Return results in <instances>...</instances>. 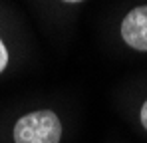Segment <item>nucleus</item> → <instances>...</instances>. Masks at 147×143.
Here are the masks:
<instances>
[{"mask_svg":"<svg viewBox=\"0 0 147 143\" xmlns=\"http://www.w3.org/2000/svg\"><path fill=\"white\" fill-rule=\"evenodd\" d=\"M62 123L50 109L32 111L20 117L14 125L16 143H60Z\"/></svg>","mask_w":147,"mask_h":143,"instance_id":"f257e3e1","label":"nucleus"},{"mask_svg":"<svg viewBox=\"0 0 147 143\" xmlns=\"http://www.w3.org/2000/svg\"><path fill=\"white\" fill-rule=\"evenodd\" d=\"M121 38L135 50L147 52V6H137L121 22Z\"/></svg>","mask_w":147,"mask_h":143,"instance_id":"f03ea898","label":"nucleus"},{"mask_svg":"<svg viewBox=\"0 0 147 143\" xmlns=\"http://www.w3.org/2000/svg\"><path fill=\"white\" fill-rule=\"evenodd\" d=\"M6 64H8V52H6V46H4V42L0 40V72L6 68Z\"/></svg>","mask_w":147,"mask_h":143,"instance_id":"7ed1b4c3","label":"nucleus"},{"mask_svg":"<svg viewBox=\"0 0 147 143\" xmlns=\"http://www.w3.org/2000/svg\"><path fill=\"white\" fill-rule=\"evenodd\" d=\"M141 123H143V127L147 129V101L141 105Z\"/></svg>","mask_w":147,"mask_h":143,"instance_id":"20e7f679","label":"nucleus"},{"mask_svg":"<svg viewBox=\"0 0 147 143\" xmlns=\"http://www.w3.org/2000/svg\"><path fill=\"white\" fill-rule=\"evenodd\" d=\"M64 2H82V0H64Z\"/></svg>","mask_w":147,"mask_h":143,"instance_id":"39448f33","label":"nucleus"}]
</instances>
